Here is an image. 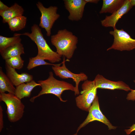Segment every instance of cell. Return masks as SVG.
Listing matches in <instances>:
<instances>
[{
  "instance_id": "44dd1931",
  "label": "cell",
  "mask_w": 135,
  "mask_h": 135,
  "mask_svg": "<svg viewBox=\"0 0 135 135\" xmlns=\"http://www.w3.org/2000/svg\"><path fill=\"white\" fill-rule=\"evenodd\" d=\"M45 60L40 58L36 56L29 58V62L26 68L28 70H30L37 66L41 65H49L52 66L60 65L62 64V62L58 64L49 63L46 62Z\"/></svg>"
},
{
  "instance_id": "5b68a950",
  "label": "cell",
  "mask_w": 135,
  "mask_h": 135,
  "mask_svg": "<svg viewBox=\"0 0 135 135\" xmlns=\"http://www.w3.org/2000/svg\"><path fill=\"white\" fill-rule=\"evenodd\" d=\"M81 94L75 98L77 106L80 109L88 112L97 95L96 88L94 80H87L82 85Z\"/></svg>"
},
{
  "instance_id": "9a60e30c",
  "label": "cell",
  "mask_w": 135,
  "mask_h": 135,
  "mask_svg": "<svg viewBox=\"0 0 135 135\" xmlns=\"http://www.w3.org/2000/svg\"><path fill=\"white\" fill-rule=\"evenodd\" d=\"M24 12V10L22 6L16 3L7 10L0 11V16L2 18L3 23H7L12 19L23 15Z\"/></svg>"
},
{
  "instance_id": "ac0fdd59",
  "label": "cell",
  "mask_w": 135,
  "mask_h": 135,
  "mask_svg": "<svg viewBox=\"0 0 135 135\" xmlns=\"http://www.w3.org/2000/svg\"><path fill=\"white\" fill-rule=\"evenodd\" d=\"M16 88L11 80L0 68V93L8 92L15 94Z\"/></svg>"
},
{
  "instance_id": "7a4b0ae2",
  "label": "cell",
  "mask_w": 135,
  "mask_h": 135,
  "mask_svg": "<svg viewBox=\"0 0 135 135\" xmlns=\"http://www.w3.org/2000/svg\"><path fill=\"white\" fill-rule=\"evenodd\" d=\"M50 40L58 54L68 60L72 57L77 48L78 38L72 32L66 29L59 30L56 34L51 36Z\"/></svg>"
},
{
  "instance_id": "d6986e66",
  "label": "cell",
  "mask_w": 135,
  "mask_h": 135,
  "mask_svg": "<svg viewBox=\"0 0 135 135\" xmlns=\"http://www.w3.org/2000/svg\"><path fill=\"white\" fill-rule=\"evenodd\" d=\"M27 20L26 17L22 15L12 19L7 23L11 30L13 32L17 31L23 29L25 27Z\"/></svg>"
},
{
  "instance_id": "f1b7e54d",
  "label": "cell",
  "mask_w": 135,
  "mask_h": 135,
  "mask_svg": "<svg viewBox=\"0 0 135 135\" xmlns=\"http://www.w3.org/2000/svg\"><path fill=\"white\" fill-rule=\"evenodd\" d=\"M73 135H77V133H76V134H74Z\"/></svg>"
},
{
  "instance_id": "52a82bcc",
  "label": "cell",
  "mask_w": 135,
  "mask_h": 135,
  "mask_svg": "<svg viewBox=\"0 0 135 135\" xmlns=\"http://www.w3.org/2000/svg\"><path fill=\"white\" fill-rule=\"evenodd\" d=\"M114 37L112 46L107 50L114 49L120 51H130L135 49V39L132 38L130 35L122 29L116 28L109 32Z\"/></svg>"
},
{
  "instance_id": "30bf717a",
  "label": "cell",
  "mask_w": 135,
  "mask_h": 135,
  "mask_svg": "<svg viewBox=\"0 0 135 135\" xmlns=\"http://www.w3.org/2000/svg\"><path fill=\"white\" fill-rule=\"evenodd\" d=\"M65 8L68 12V19L72 21H78L82 17L86 4L84 0H64Z\"/></svg>"
},
{
  "instance_id": "8fae6325",
  "label": "cell",
  "mask_w": 135,
  "mask_h": 135,
  "mask_svg": "<svg viewBox=\"0 0 135 135\" xmlns=\"http://www.w3.org/2000/svg\"><path fill=\"white\" fill-rule=\"evenodd\" d=\"M97 88L122 90L128 92L131 89L128 85L122 81H113L109 80L102 75L98 74L94 80Z\"/></svg>"
},
{
  "instance_id": "4fadbf2b",
  "label": "cell",
  "mask_w": 135,
  "mask_h": 135,
  "mask_svg": "<svg viewBox=\"0 0 135 135\" xmlns=\"http://www.w3.org/2000/svg\"><path fill=\"white\" fill-rule=\"evenodd\" d=\"M6 75L14 86H16L23 83L30 82L33 80V76L26 72L18 73L15 69L5 64Z\"/></svg>"
},
{
  "instance_id": "e0dca14e",
  "label": "cell",
  "mask_w": 135,
  "mask_h": 135,
  "mask_svg": "<svg viewBox=\"0 0 135 135\" xmlns=\"http://www.w3.org/2000/svg\"><path fill=\"white\" fill-rule=\"evenodd\" d=\"M124 1V0H103L102 6L99 13L112 14L122 6Z\"/></svg>"
},
{
  "instance_id": "484cf974",
  "label": "cell",
  "mask_w": 135,
  "mask_h": 135,
  "mask_svg": "<svg viewBox=\"0 0 135 135\" xmlns=\"http://www.w3.org/2000/svg\"><path fill=\"white\" fill-rule=\"evenodd\" d=\"M9 7L1 1L0 0V11H4L7 10Z\"/></svg>"
},
{
  "instance_id": "6da1fadb",
  "label": "cell",
  "mask_w": 135,
  "mask_h": 135,
  "mask_svg": "<svg viewBox=\"0 0 135 135\" xmlns=\"http://www.w3.org/2000/svg\"><path fill=\"white\" fill-rule=\"evenodd\" d=\"M31 32H25L22 34L15 33V36L25 35L28 36L36 45L38 53L36 56L44 60H47L51 63L60 62L62 56L53 51L48 44L44 38L41 29L36 24L31 28Z\"/></svg>"
},
{
  "instance_id": "2e32d148",
  "label": "cell",
  "mask_w": 135,
  "mask_h": 135,
  "mask_svg": "<svg viewBox=\"0 0 135 135\" xmlns=\"http://www.w3.org/2000/svg\"><path fill=\"white\" fill-rule=\"evenodd\" d=\"M0 52L2 58L5 60L12 57L20 56L24 53L23 46L21 42L9 46Z\"/></svg>"
},
{
  "instance_id": "8992f818",
  "label": "cell",
  "mask_w": 135,
  "mask_h": 135,
  "mask_svg": "<svg viewBox=\"0 0 135 135\" xmlns=\"http://www.w3.org/2000/svg\"><path fill=\"white\" fill-rule=\"evenodd\" d=\"M36 5L41 14L39 26L44 28L47 36H50L54 23L60 16V15L57 13L58 8L56 6H52L46 8L40 2H38Z\"/></svg>"
},
{
  "instance_id": "4316f807",
  "label": "cell",
  "mask_w": 135,
  "mask_h": 135,
  "mask_svg": "<svg viewBox=\"0 0 135 135\" xmlns=\"http://www.w3.org/2000/svg\"><path fill=\"white\" fill-rule=\"evenodd\" d=\"M87 3L90 2L94 4H97L100 1L99 0H84Z\"/></svg>"
},
{
  "instance_id": "3957f363",
  "label": "cell",
  "mask_w": 135,
  "mask_h": 135,
  "mask_svg": "<svg viewBox=\"0 0 135 135\" xmlns=\"http://www.w3.org/2000/svg\"><path fill=\"white\" fill-rule=\"evenodd\" d=\"M48 78L38 82L40 84L42 89L38 94L32 98L30 101L33 102L36 98L44 94H51L57 96L61 101L65 102L67 100H63L62 97V94L64 90H70L74 92L75 87L72 84L63 80H60L55 78L53 72H49Z\"/></svg>"
},
{
  "instance_id": "ffe728a7",
  "label": "cell",
  "mask_w": 135,
  "mask_h": 135,
  "mask_svg": "<svg viewBox=\"0 0 135 135\" xmlns=\"http://www.w3.org/2000/svg\"><path fill=\"white\" fill-rule=\"evenodd\" d=\"M22 39L19 36L8 37L0 36V52L17 43L21 42Z\"/></svg>"
},
{
  "instance_id": "ba28073f",
  "label": "cell",
  "mask_w": 135,
  "mask_h": 135,
  "mask_svg": "<svg viewBox=\"0 0 135 135\" xmlns=\"http://www.w3.org/2000/svg\"><path fill=\"white\" fill-rule=\"evenodd\" d=\"M65 57H64L61 66H52V68L56 75L62 79L72 78L75 83V95L80 94L78 88L79 84L81 81H85L88 80L87 76L83 72L76 74L70 71L66 67L65 64L66 61H69V60H65Z\"/></svg>"
},
{
  "instance_id": "603a6c76",
  "label": "cell",
  "mask_w": 135,
  "mask_h": 135,
  "mask_svg": "<svg viewBox=\"0 0 135 135\" xmlns=\"http://www.w3.org/2000/svg\"><path fill=\"white\" fill-rule=\"evenodd\" d=\"M135 82V81H134ZM130 92L127 95L126 98L128 100H131L134 101L135 100V90L131 89Z\"/></svg>"
},
{
  "instance_id": "5bb4252c",
  "label": "cell",
  "mask_w": 135,
  "mask_h": 135,
  "mask_svg": "<svg viewBox=\"0 0 135 135\" xmlns=\"http://www.w3.org/2000/svg\"><path fill=\"white\" fill-rule=\"evenodd\" d=\"M39 86H40V84L34 80L16 86L15 95L20 100L24 98L30 97L33 89Z\"/></svg>"
},
{
  "instance_id": "cb8c5ba5",
  "label": "cell",
  "mask_w": 135,
  "mask_h": 135,
  "mask_svg": "<svg viewBox=\"0 0 135 135\" xmlns=\"http://www.w3.org/2000/svg\"><path fill=\"white\" fill-rule=\"evenodd\" d=\"M3 110L1 106H0V132L4 127Z\"/></svg>"
},
{
  "instance_id": "7c38bea8",
  "label": "cell",
  "mask_w": 135,
  "mask_h": 135,
  "mask_svg": "<svg viewBox=\"0 0 135 135\" xmlns=\"http://www.w3.org/2000/svg\"><path fill=\"white\" fill-rule=\"evenodd\" d=\"M129 0H124L122 6L118 10L110 16H106L104 20H101L102 25L105 27H112L114 30L116 29V25L118 20L125 14L127 13L132 8Z\"/></svg>"
},
{
  "instance_id": "7402d4cb",
  "label": "cell",
  "mask_w": 135,
  "mask_h": 135,
  "mask_svg": "<svg viewBox=\"0 0 135 135\" xmlns=\"http://www.w3.org/2000/svg\"><path fill=\"white\" fill-rule=\"evenodd\" d=\"M5 60L6 63L15 69H21L24 66V61L20 56L12 57Z\"/></svg>"
},
{
  "instance_id": "83f0119b",
  "label": "cell",
  "mask_w": 135,
  "mask_h": 135,
  "mask_svg": "<svg viewBox=\"0 0 135 135\" xmlns=\"http://www.w3.org/2000/svg\"><path fill=\"white\" fill-rule=\"evenodd\" d=\"M129 0L130 4L132 6H135V0Z\"/></svg>"
},
{
  "instance_id": "277c9868",
  "label": "cell",
  "mask_w": 135,
  "mask_h": 135,
  "mask_svg": "<svg viewBox=\"0 0 135 135\" xmlns=\"http://www.w3.org/2000/svg\"><path fill=\"white\" fill-rule=\"evenodd\" d=\"M0 100L4 102L6 105V113L10 122H16L22 118L25 106L21 100L15 94L10 93H0Z\"/></svg>"
},
{
  "instance_id": "9c48e42d",
  "label": "cell",
  "mask_w": 135,
  "mask_h": 135,
  "mask_svg": "<svg viewBox=\"0 0 135 135\" xmlns=\"http://www.w3.org/2000/svg\"><path fill=\"white\" fill-rule=\"evenodd\" d=\"M89 113L85 120L78 127L76 133L82 128L85 126L89 123L94 120L102 122L107 126L108 130L115 129L117 127L113 126L109 121L102 113L99 106L98 96H96L91 106Z\"/></svg>"
},
{
  "instance_id": "d4e9b609",
  "label": "cell",
  "mask_w": 135,
  "mask_h": 135,
  "mask_svg": "<svg viewBox=\"0 0 135 135\" xmlns=\"http://www.w3.org/2000/svg\"><path fill=\"white\" fill-rule=\"evenodd\" d=\"M135 131V124H133L130 128L127 129H125L124 131L126 134L129 135L132 132Z\"/></svg>"
}]
</instances>
